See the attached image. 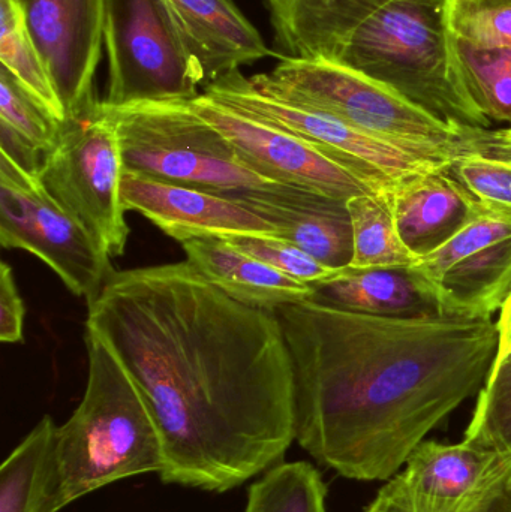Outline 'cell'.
Returning a JSON list of instances; mask_svg holds the SVG:
<instances>
[{"label":"cell","mask_w":511,"mask_h":512,"mask_svg":"<svg viewBox=\"0 0 511 512\" xmlns=\"http://www.w3.org/2000/svg\"><path fill=\"white\" fill-rule=\"evenodd\" d=\"M123 173L119 137L101 101L63 123L59 141L44 156L41 170L51 197L96 237L111 258L123 255L129 237Z\"/></svg>","instance_id":"cell-7"},{"label":"cell","mask_w":511,"mask_h":512,"mask_svg":"<svg viewBox=\"0 0 511 512\" xmlns=\"http://www.w3.org/2000/svg\"><path fill=\"white\" fill-rule=\"evenodd\" d=\"M0 62L48 113L66 122L62 102L27 30L20 0H0Z\"/></svg>","instance_id":"cell-24"},{"label":"cell","mask_w":511,"mask_h":512,"mask_svg":"<svg viewBox=\"0 0 511 512\" xmlns=\"http://www.w3.org/2000/svg\"><path fill=\"white\" fill-rule=\"evenodd\" d=\"M101 105L113 120L128 173L227 197L287 188L248 170L191 101Z\"/></svg>","instance_id":"cell-6"},{"label":"cell","mask_w":511,"mask_h":512,"mask_svg":"<svg viewBox=\"0 0 511 512\" xmlns=\"http://www.w3.org/2000/svg\"><path fill=\"white\" fill-rule=\"evenodd\" d=\"M510 466L494 451L465 439L459 444L423 441L401 474L410 512H470Z\"/></svg>","instance_id":"cell-15"},{"label":"cell","mask_w":511,"mask_h":512,"mask_svg":"<svg viewBox=\"0 0 511 512\" xmlns=\"http://www.w3.org/2000/svg\"><path fill=\"white\" fill-rule=\"evenodd\" d=\"M198 273L222 292L255 309L272 310L312 300L315 288L215 237L180 243Z\"/></svg>","instance_id":"cell-19"},{"label":"cell","mask_w":511,"mask_h":512,"mask_svg":"<svg viewBox=\"0 0 511 512\" xmlns=\"http://www.w3.org/2000/svg\"><path fill=\"white\" fill-rule=\"evenodd\" d=\"M0 243L44 261L72 294L87 303L98 297L116 271L107 249L51 197L41 177L29 176L3 156Z\"/></svg>","instance_id":"cell-8"},{"label":"cell","mask_w":511,"mask_h":512,"mask_svg":"<svg viewBox=\"0 0 511 512\" xmlns=\"http://www.w3.org/2000/svg\"><path fill=\"white\" fill-rule=\"evenodd\" d=\"M500 312V319L497 322L498 351L495 355L494 364L506 358L511 352V292L504 301Z\"/></svg>","instance_id":"cell-35"},{"label":"cell","mask_w":511,"mask_h":512,"mask_svg":"<svg viewBox=\"0 0 511 512\" xmlns=\"http://www.w3.org/2000/svg\"><path fill=\"white\" fill-rule=\"evenodd\" d=\"M353 231L354 268H408L417 256L402 242L386 191L347 201Z\"/></svg>","instance_id":"cell-21"},{"label":"cell","mask_w":511,"mask_h":512,"mask_svg":"<svg viewBox=\"0 0 511 512\" xmlns=\"http://www.w3.org/2000/svg\"><path fill=\"white\" fill-rule=\"evenodd\" d=\"M278 57H299L300 48L332 0H266ZM444 5L446 0H420Z\"/></svg>","instance_id":"cell-31"},{"label":"cell","mask_w":511,"mask_h":512,"mask_svg":"<svg viewBox=\"0 0 511 512\" xmlns=\"http://www.w3.org/2000/svg\"><path fill=\"white\" fill-rule=\"evenodd\" d=\"M146 400L165 484L224 493L296 441L294 375L278 316L228 297L186 261L114 271L87 303Z\"/></svg>","instance_id":"cell-1"},{"label":"cell","mask_w":511,"mask_h":512,"mask_svg":"<svg viewBox=\"0 0 511 512\" xmlns=\"http://www.w3.org/2000/svg\"><path fill=\"white\" fill-rule=\"evenodd\" d=\"M204 93L237 113L314 144L380 192L411 174L446 167L407 147L359 131L332 114L257 89L240 69L219 78Z\"/></svg>","instance_id":"cell-9"},{"label":"cell","mask_w":511,"mask_h":512,"mask_svg":"<svg viewBox=\"0 0 511 512\" xmlns=\"http://www.w3.org/2000/svg\"><path fill=\"white\" fill-rule=\"evenodd\" d=\"M269 74L249 77L257 89L332 114L347 125L414 150L449 167L474 126L449 122L386 84L324 59L279 57Z\"/></svg>","instance_id":"cell-5"},{"label":"cell","mask_w":511,"mask_h":512,"mask_svg":"<svg viewBox=\"0 0 511 512\" xmlns=\"http://www.w3.org/2000/svg\"><path fill=\"white\" fill-rule=\"evenodd\" d=\"M230 198L245 204L321 264L341 270L353 259V231L347 201L308 189L287 186L281 191L246 192Z\"/></svg>","instance_id":"cell-18"},{"label":"cell","mask_w":511,"mask_h":512,"mask_svg":"<svg viewBox=\"0 0 511 512\" xmlns=\"http://www.w3.org/2000/svg\"><path fill=\"white\" fill-rule=\"evenodd\" d=\"M27 30L50 74L66 122L98 104L105 0H20Z\"/></svg>","instance_id":"cell-13"},{"label":"cell","mask_w":511,"mask_h":512,"mask_svg":"<svg viewBox=\"0 0 511 512\" xmlns=\"http://www.w3.org/2000/svg\"><path fill=\"white\" fill-rule=\"evenodd\" d=\"M294 375L296 442L348 480H389L480 390L497 322L374 316L306 300L275 310Z\"/></svg>","instance_id":"cell-2"},{"label":"cell","mask_w":511,"mask_h":512,"mask_svg":"<svg viewBox=\"0 0 511 512\" xmlns=\"http://www.w3.org/2000/svg\"><path fill=\"white\" fill-rule=\"evenodd\" d=\"M0 150L3 158L14 162L24 173L32 177H41L44 153L2 120H0Z\"/></svg>","instance_id":"cell-34"},{"label":"cell","mask_w":511,"mask_h":512,"mask_svg":"<svg viewBox=\"0 0 511 512\" xmlns=\"http://www.w3.org/2000/svg\"><path fill=\"white\" fill-rule=\"evenodd\" d=\"M299 57L360 72L449 122L491 128L462 80L444 5L332 0Z\"/></svg>","instance_id":"cell-3"},{"label":"cell","mask_w":511,"mask_h":512,"mask_svg":"<svg viewBox=\"0 0 511 512\" xmlns=\"http://www.w3.org/2000/svg\"><path fill=\"white\" fill-rule=\"evenodd\" d=\"M23 300L18 292L12 268L6 262L0 265V340L20 343L24 336Z\"/></svg>","instance_id":"cell-33"},{"label":"cell","mask_w":511,"mask_h":512,"mask_svg":"<svg viewBox=\"0 0 511 512\" xmlns=\"http://www.w3.org/2000/svg\"><path fill=\"white\" fill-rule=\"evenodd\" d=\"M444 17L455 38L477 47L511 48V0H446Z\"/></svg>","instance_id":"cell-28"},{"label":"cell","mask_w":511,"mask_h":512,"mask_svg":"<svg viewBox=\"0 0 511 512\" xmlns=\"http://www.w3.org/2000/svg\"><path fill=\"white\" fill-rule=\"evenodd\" d=\"M105 107L197 98L201 86L159 0H105Z\"/></svg>","instance_id":"cell-11"},{"label":"cell","mask_w":511,"mask_h":512,"mask_svg":"<svg viewBox=\"0 0 511 512\" xmlns=\"http://www.w3.org/2000/svg\"><path fill=\"white\" fill-rule=\"evenodd\" d=\"M122 200L126 212L140 213L179 243L204 237L225 239L236 234L279 236L270 222L234 198L128 171L122 177Z\"/></svg>","instance_id":"cell-14"},{"label":"cell","mask_w":511,"mask_h":512,"mask_svg":"<svg viewBox=\"0 0 511 512\" xmlns=\"http://www.w3.org/2000/svg\"><path fill=\"white\" fill-rule=\"evenodd\" d=\"M464 439L494 451L511 465V352L492 364Z\"/></svg>","instance_id":"cell-27"},{"label":"cell","mask_w":511,"mask_h":512,"mask_svg":"<svg viewBox=\"0 0 511 512\" xmlns=\"http://www.w3.org/2000/svg\"><path fill=\"white\" fill-rule=\"evenodd\" d=\"M221 240L306 285H320L338 276L342 270L321 264L290 240L275 234H236Z\"/></svg>","instance_id":"cell-30"},{"label":"cell","mask_w":511,"mask_h":512,"mask_svg":"<svg viewBox=\"0 0 511 512\" xmlns=\"http://www.w3.org/2000/svg\"><path fill=\"white\" fill-rule=\"evenodd\" d=\"M206 89L219 78L276 56L234 0H159Z\"/></svg>","instance_id":"cell-16"},{"label":"cell","mask_w":511,"mask_h":512,"mask_svg":"<svg viewBox=\"0 0 511 512\" xmlns=\"http://www.w3.org/2000/svg\"><path fill=\"white\" fill-rule=\"evenodd\" d=\"M366 512H410L401 474L396 475L381 489ZM470 512H511V466Z\"/></svg>","instance_id":"cell-32"},{"label":"cell","mask_w":511,"mask_h":512,"mask_svg":"<svg viewBox=\"0 0 511 512\" xmlns=\"http://www.w3.org/2000/svg\"><path fill=\"white\" fill-rule=\"evenodd\" d=\"M245 512H327L326 486L306 462L279 463L248 492Z\"/></svg>","instance_id":"cell-26"},{"label":"cell","mask_w":511,"mask_h":512,"mask_svg":"<svg viewBox=\"0 0 511 512\" xmlns=\"http://www.w3.org/2000/svg\"><path fill=\"white\" fill-rule=\"evenodd\" d=\"M191 105L230 141L248 170L269 182L308 189L342 201L380 192L314 144L237 113L206 93L192 99Z\"/></svg>","instance_id":"cell-12"},{"label":"cell","mask_w":511,"mask_h":512,"mask_svg":"<svg viewBox=\"0 0 511 512\" xmlns=\"http://www.w3.org/2000/svg\"><path fill=\"white\" fill-rule=\"evenodd\" d=\"M86 346V391L54 433L39 512H59L117 481L164 471L161 433L134 379L110 346L89 330Z\"/></svg>","instance_id":"cell-4"},{"label":"cell","mask_w":511,"mask_h":512,"mask_svg":"<svg viewBox=\"0 0 511 512\" xmlns=\"http://www.w3.org/2000/svg\"><path fill=\"white\" fill-rule=\"evenodd\" d=\"M0 120L47 155L62 134L63 123L48 113L8 71L0 69Z\"/></svg>","instance_id":"cell-29"},{"label":"cell","mask_w":511,"mask_h":512,"mask_svg":"<svg viewBox=\"0 0 511 512\" xmlns=\"http://www.w3.org/2000/svg\"><path fill=\"white\" fill-rule=\"evenodd\" d=\"M57 426L41 418L0 468V512H39Z\"/></svg>","instance_id":"cell-22"},{"label":"cell","mask_w":511,"mask_h":512,"mask_svg":"<svg viewBox=\"0 0 511 512\" xmlns=\"http://www.w3.org/2000/svg\"><path fill=\"white\" fill-rule=\"evenodd\" d=\"M314 288L312 300L348 312L374 316L434 312L417 291L407 268H354L348 265L338 276Z\"/></svg>","instance_id":"cell-20"},{"label":"cell","mask_w":511,"mask_h":512,"mask_svg":"<svg viewBox=\"0 0 511 512\" xmlns=\"http://www.w3.org/2000/svg\"><path fill=\"white\" fill-rule=\"evenodd\" d=\"M407 273L438 315L489 321L511 292V210L488 204Z\"/></svg>","instance_id":"cell-10"},{"label":"cell","mask_w":511,"mask_h":512,"mask_svg":"<svg viewBox=\"0 0 511 512\" xmlns=\"http://www.w3.org/2000/svg\"><path fill=\"white\" fill-rule=\"evenodd\" d=\"M399 236L417 259L437 251L488 204L474 197L449 167L411 174L386 191Z\"/></svg>","instance_id":"cell-17"},{"label":"cell","mask_w":511,"mask_h":512,"mask_svg":"<svg viewBox=\"0 0 511 512\" xmlns=\"http://www.w3.org/2000/svg\"><path fill=\"white\" fill-rule=\"evenodd\" d=\"M449 171L483 203L511 210V123L477 129L468 155L456 158Z\"/></svg>","instance_id":"cell-23"},{"label":"cell","mask_w":511,"mask_h":512,"mask_svg":"<svg viewBox=\"0 0 511 512\" xmlns=\"http://www.w3.org/2000/svg\"><path fill=\"white\" fill-rule=\"evenodd\" d=\"M453 39L456 63L474 104L491 122L511 123V48Z\"/></svg>","instance_id":"cell-25"}]
</instances>
